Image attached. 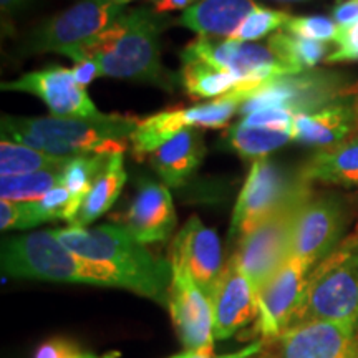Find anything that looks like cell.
Instances as JSON below:
<instances>
[{"label": "cell", "instance_id": "cell-1", "mask_svg": "<svg viewBox=\"0 0 358 358\" xmlns=\"http://www.w3.org/2000/svg\"><path fill=\"white\" fill-rule=\"evenodd\" d=\"M163 20L148 8L128 10L111 29L70 52L73 62L93 60L101 77L134 80L173 90L174 77L161 64Z\"/></svg>", "mask_w": 358, "mask_h": 358}, {"label": "cell", "instance_id": "cell-2", "mask_svg": "<svg viewBox=\"0 0 358 358\" xmlns=\"http://www.w3.org/2000/svg\"><path fill=\"white\" fill-rule=\"evenodd\" d=\"M57 239L88 261L115 268L127 280L128 290L168 306L173 266L169 259L155 256L123 226H70L55 229Z\"/></svg>", "mask_w": 358, "mask_h": 358}, {"label": "cell", "instance_id": "cell-3", "mask_svg": "<svg viewBox=\"0 0 358 358\" xmlns=\"http://www.w3.org/2000/svg\"><path fill=\"white\" fill-rule=\"evenodd\" d=\"M140 120L101 115L98 118H17L2 116V136L52 156L124 153Z\"/></svg>", "mask_w": 358, "mask_h": 358}, {"label": "cell", "instance_id": "cell-4", "mask_svg": "<svg viewBox=\"0 0 358 358\" xmlns=\"http://www.w3.org/2000/svg\"><path fill=\"white\" fill-rule=\"evenodd\" d=\"M2 272L19 279L105 285L128 290L127 280L115 268L71 252L57 239L53 231L30 232L3 241Z\"/></svg>", "mask_w": 358, "mask_h": 358}, {"label": "cell", "instance_id": "cell-5", "mask_svg": "<svg viewBox=\"0 0 358 358\" xmlns=\"http://www.w3.org/2000/svg\"><path fill=\"white\" fill-rule=\"evenodd\" d=\"M312 194L310 182L299 176L287 199L237 244L232 256L252 280L257 294L292 256L295 221Z\"/></svg>", "mask_w": 358, "mask_h": 358}, {"label": "cell", "instance_id": "cell-6", "mask_svg": "<svg viewBox=\"0 0 358 358\" xmlns=\"http://www.w3.org/2000/svg\"><path fill=\"white\" fill-rule=\"evenodd\" d=\"M358 319V237L317 264L292 327L308 320Z\"/></svg>", "mask_w": 358, "mask_h": 358}, {"label": "cell", "instance_id": "cell-7", "mask_svg": "<svg viewBox=\"0 0 358 358\" xmlns=\"http://www.w3.org/2000/svg\"><path fill=\"white\" fill-rule=\"evenodd\" d=\"M250 93L252 92H249V90H234V92L204 103V105L164 110L148 116L145 120H140L136 129L129 138L134 158L143 161L146 156L153 153L156 148L182 129H217L226 127Z\"/></svg>", "mask_w": 358, "mask_h": 358}, {"label": "cell", "instance_id": "cell-8", "mask_svg": "<svg viewBox=\"0 0 358 358\" xmlns=\"http://www.w3.org/2000/svg\"><path fill=\"white\" fill-rule=\"evenodd\" d=\"M124 13L123 6H116L111 0H78L35 30L30 50L57 52L66 57L111 29Z\"/></svg>", "mask_w": 358, "mask_h": 358}, {"label": "cell", "instance_id": "cell-9", "mask_svg": "<svg viewBox=\"0 0 358 358\" xmlns=\"http://www.w3.org/2000/svg\"><path fill=\"white\" fill-rule=\"evenodd\" d=\"M261 358H358V319L308 320L267 340Z\"/></svg>", "mask_w": 358, "mask_h": 358}, {"label": "cell", "instance_id": "cell-10", "mask_svg": "<svg viewBox=\"0 0 358 358\" xmlns=\"http://www.w3.org/2000/svg\"><path fill=\"white\" fill-rule=\"evenodd\" d=\"M352 88H342L338 80L324 73H297L262 83L241 105V115L261 110H290L292 113H312L350 95Z\"/></svg>", "mask_w": 358, "mask_h": 358}, {"label": "cell", "instance_id": "cell-11", "mask_svg": "<svg viewBox=\"0 0 358 358\" xmlns=\"http://www.w3.org/2000/svg\"><path fill=\"white\" fill-rule=\"evenodd\" d=\"M182 53L198 57L217 69L231 71L250 92L271 80L294 75L287 66L280 64L267 45L239 40L217 42L208 37H198L187 45Z\"/></svg>", "mask_w": 358, "mask_h": 358}, {"label": "cell", "instance_id": "cell-12", "mask_svg": "<svg viewBox=\"0 0 358 358\" xmlns=\"http://www.w3.org/2000/svg\"><path fill=\"white\" fill-rule=\"evenodd\" d=\"M168 308L181 343L186 350L214 355V315L211 299L192 277L178 264H173Z\"/></svg>", "mask_w": 358, "mask_h": 358}, {"label": "cell", "instance_id": "cell-13", "mask_svg": "<svg viewBox=\"0 0 358 358\" xmlns=\"http://www.w3.org/2000/svg\"><path fill=\"white\" fill-rule=\"evenodd\" d=\"M345 226V208L335 196L312 194L295 221L292 256L315 267L334 252Z\"/></svg>", "mask_w": 358, "mask_h": 358}, {"label": "cell", "instance_id": "cell-14", "mask_svg": "<svg viewBox=\"0 0 358 358\" xmlns=\"http://www.w3.org/2000/svg\"><path fill=\"white\" fill-rule=\"evenodd\" d=\"M313 266L301 257H290L259 290V319L256 322L261 340H272L292 324L303 301Z\"/></svg>", "mask_w": 358, "mask_h": 358}, {"label": "cell", "instance_id": "cell-15", "mask_svg": "<svg viewBox=\"0 0 358 358\" xmlns=\"http://www.w3.org/2000/svg\"><path fill=\"white\" fill-rule=\"evenodd\" d=\"M294 185L295 181H289L272 161L267 158L254 161L232 214L231 239L239 243L256 229L287 199Z\"/></svg>", "mask_w": 358, "mask_h": 358}, {"label": "cell", "instance_id": "cell-16", "mask_svg": "<svg viewBox=\"0 0 358 358\" xmlns=\"http://www.w3.org/2000/svg\"><path fill=\"white\" fill-rule=\"evenodd\" d=\"M2 88L38 96L52 115L60 118H98L103 115L96 110L87 90L73 78L71 70L64 66L30 71L12 82H3Z\"/></svg>", "mask_w": 358, "mask_h": 358}, {"label": "cell", "instance_id": "cell-17", "mask_svg": "<svg viewBox=\"0 0 358 358\" xmlns=\"http://www.w3.org/2000/svg\"><path fill=\"white\" fill-rule=\"evenodd\" d=\"M169 261L185 268L209 299L226 266L222 264V248L216 231L206 227L198 216L187 219L174 237Z\"/></svg>", "mask_w": 358, "mask_h": 358}, {"label": "cell", "instance_id": "cell-18", "mask_svg": "<svg viewBox=\"0 0 358 358\" xmlns=\"http://www.w3.org/2000/svg\"><path fill=\"white\" fill-rule=\"evenodd\" d=\"M211 306L214 337L219 340L231 338L259 319V294L234 256L224 266L211 295Z\"/></svg>", "mask_w": 358, "mask_h": 358}, {"label": "cell", "instance_id": "cell-19", "mask_svg": "<svg viewBox=\"0 0 358 358\" xmlns=\"http://www.w3.org/2000/svg\"><path fill=\"white\" fill-rule=\"evenodd\" d=\"M176 211L171 192L163 182L145 179L123 219V227L141 244L166 241L176 227Z\"/></svg>", "mask_w": 358, "mask_h": 358}, {"label": "cell", "instance_id": "cell-20", "mask_svg": "<svg viewBox=\"0 0 358 358\" xmlns=\"http://www.w3.org/2000/svg\"><path fill=\"white\" fill-rule=\"evenodd\" d=\"M353 133L358 134V105L353 88L347 101H334L312 113H297L294 118V140L322 150L345 141Z\"/></svg>", "mask_w": 358, "mask_h": 358}, {"label": "cell", "instance_id": "cell-21", "mask_svg": "<svg viewBox=\"0 0 358 358\" xmlns=\"http://www.w3.org/2000/svg\"><path fill=\"white\" fill-rule=\"evenodd\" d=\"M203 134L196 128L182 129L150 155L153 169L168 187L182 186L204 159Z\"/></svg>", "mask_w": 358, "mask_h": 358}, {"label": "cell", "instance_id": "cell-22", "mask_svg": "<svg viewBox=\"0 0 358 358\" xmlns=\"http://www.w3.org/2000/svg\"><path fill=\"white\" fill-rule=\"evenodd\" d=\"M257 7L254 0H198L182 12L178 24L199 34V37L229 40Z\"/></svg>", "mask_w": 358, "mask_h": 358}, {"label": "cell", "instance_id": "cell-23", "mask_svg": "<svg viewBox=\"0 0 358 358\" xmlns=\"http://www.w3.org/2000/svg\"><path fill=\"white\" fill-rule=\"evenodd\" d=\"M299 176L308 182L358 187V134L320 150L307 161Z\"/></svg>", "mask_w": 358, "mask_h": 358}, {"label": "cell", "instance_id": "cell-24", "mask_svg": "<svg viewBox=\"0 0 358 358\" xmlns=\"http://www.w3.org/2000/svg\"><path fill=\"white\" fill-rule=\"evenodd\" d=\"M124 182H127V173L123 168V153H115L103 173L98 176L95 185L88 191L71 226L88 227V224L108 213L118 196L122 194Z\"/></svg>", "mask_w": 358, "mask_h": 358}, {"label": "cell", "instance_id": "cell-25", "mask_svg": "<svg viewBox=\"0 0 358 358\" xmlns=\"http://www.w3.org/2000/svg\"><path fill=\"white\" fill-rule=\"evenodd\" d=\"M182 69L181 83L186 93L192 98H216L227 95L234 90H249L231 71L217 69L198 57L181 53ZM250 92V90H249Z\"/></svg>", "mask_w": 358, "mask_h": 358}, {"label": "cell", "instance_id": "cell-26", "mask_svg": "<svg viewBox=\"0 0 358 358\" xmlns=\"http://www.w3.org/2000/svg\"><path fill=\"white\" fill-rule=\"evenodd\" d=\"M267 47L294 75L313 69L329 53L325 42L297 37L285 30H279L267 40Z\"/></svg>", "mask_w": 358, "mask_h": 358}, {"label": "cell", "instance_id": "cell-27", "mask_svg": "<svg viewBox=\"0 0 358 358\" xmlns=\"http://www.w3.org/2000/svg\"><path fill=\"white\" fill-rule=\"evenodd\" d=\"M71 158L52 156L43 151L15 143L10 138L2 136L0 143V173L6 176H20L43 169H64Z\"/></svg>", "mask_w": 358, "mask_h": 358}, {"label": "cell", "instance_id": "cell-28", "mask_svg": "<svg viewBox=\"0 0 358 358\" xmlns=\"http://www.w3.org/2000/svg\"><path fill=\"white\" fill-rule=\"evenodd\" d=\"M294 140L292 133L277 131V129L244 127L237 123L226 131V143L237 155L245 159H262L268 153L285 146Z\"/></svg>", "mask_w": 358, "mask_h": 358}, {"label": "cell", "instance_id": "cell-29", "mask_svg": "<svg viewBox=\"0 0 358 358\" xmlns=\"http://www.w3.org/2000/svg\"><path fill=\"white\" fill-rule=\"evenodd\" d=\"M115 155V153H113ZM113 155L108 153H90L71 156L69 164L64 168L62 173V185L70 191L73 198V206L77 209V214L82 208L88 191L95 185L98 176L110 163V158Z\"/></svg>", "mask_w": 358, "mask_h": 358}, {"label": "cell", "instance_id": "cell-30", "mask_svg": "<svg viewBox=\"0 0 358 358\" xmlns=\"http://www.w3.org/2000/svg\"><path fill=\"white\" fill-rule=\"evenodd\" d=\"M62 173L64 169H43L20 176H6L0 181V194L3 201L34 203L62 185Z\"/></svg>", "mask_w": 358, "mask_h": 358}, {"label": "cell", "instance_id": "cell-31", "mask_svg": "<svg viewBox=\"0 0 358 358\" xmlns=\"http://www.w3.org/2000/svg\"><path fill=\"white\" fill-rule=\"evenodd\" d=\"M290 13L284 10H272V8L257 7L250 15L241 24L236 34L229 40H239V42H254V40L267 37L275 30L284 29L290 20Z\"/></svg>", "mask_w": 358, "mask_h": 358}, {"label": "cell", "instance_id": "cell-32", "mask_svg": "<svg viewBox=\"0 0 358 358\" xmlns=\"http://www.w3.org/2000/svg\"><path fill=\"white\" fill-rule=\"evenodd\" d=\"M285 32L297 35V37L317 40V42H329L335 40L338 32V25L332 19L324 15L290 17L284 27Z\"/></svg>", "mask_w": 358, "mask_h": 358}, {"label": "cell", "instance_id": "cell-33", "mask_svg": "<svg viewBox=\"0 0 358 358\" xmlns=\"http://www.w3.org/2000/svg\"><path fill=\"white\" fill-rule=\"evenodd\" d=\"M294 118L295 113L290 110H261L256 111V113L245 115L239 123L244 124V127H257L292 133Z\"/></svg>", "mask_w": 358, "mask_h": 358}, {"label": "cell", "instance_id": "cell-34", "mask_svg": "<svg viewBox=\"0 0 358 358\" xmlns=\"http://www.w3.org/2000/svg\"><path fill=\"white\" fill-rule=\"evenodd\" d=\"M38 226L29 203H12L3 201L0 203V227L2 231L12 229H29Z\"/></svg>", "mask_w": 358, "mask_h": 358}, {"label": "cell", "instance_id": "cell-35", "mask_svg": "<svg viewBox=\"0 0 358 358\" xmlns=\"http://www.w3.org/2000/svg\"><path fill=\"white\" fill-rule=\"evenodd\" d=\"M337 48L327 57L330 64L337 62H358V20L352 25L338 27L337 37L334 40Z\"/></svg>", "mask_w": 358, "mask_h": 358}, {"label": "cell", "instance_id": "cell-36", "mask_svg": "<svg viewBox=\"0 0 358 358\" xmlns=\"http://www.w3.org/2000/svg\"><path fill=\"white\" fill-rule=\"evenodd\" d=\"M78 347L65 338H52L43 342L34 353V358H77Z\"/></svg>", "mask_w": 358, "mask_h": 358}, {"label": "cell", "instance_id": "cell-37", "mask_svg": "<svg viewBox=\"0 0 358 358\" xmlns=\"http://www.w3.org/2000/svg\"><path fill=\"white\" fill-rule=\"evenodd\" d=\"M264 348H266V340H257V342L250 343V345L241 348V350L227 353V355H204V353H198V352H191V350H185L181 353H176V355L169 357V358H250L254 355H259L262 353Z\"/></svg>", "mask_w": 358, "mask_h": 358}, {"label": "cell", "instance_id": "cell-38", "mask_svg": "<svg viewBox=\"0 0 358 358\" xmlns=\"http://www.w3.org/2000/svg\"><path fill=\"white\" fill-rule=\"evenodd\" d=\"M332 20L338 27H347L357 22L358 0H338L332 8Z\"/></svg>", "mask_w": 358, "mask_h": 358}, {"label": "cell", "instance_id": "cell-39", "mask_svg": "<svg viewBox=\"0 0 358 358\" xmlns=\"http://www.w3.org/2000/svg\"><path fill=\"white\" fill-rule=\"evenodd\" d=\"M71 73H73V78L77 80V83L82 85L83 88L88 87L96 77H101L100 69H98V65L93 60L78 62V64L71 69Z\"/></svg>", "mask_w": 358, "mask_h": 358}, {"label": "cell", "instance_id": "cell-40", "mask_svg": "<svg viewBox=\"0 0 358 358\" xmlns=\"http://www.w3.org/2000/svg\"><path fill=\"white\" fill-rule=\"evenodd\" d=\"M153 3V10L156 13H164L169 10H181L194 6L196 0H150Z\"/></svg>", "mask_w": 358, "mask_h": 358}, {"label": "cell", "instance_id": "cell-41", "mask_svg": "<svg viewBox=\"0 0 358 358\" xmlns=\"http://www.w3.org/2000/svg\"><path fill=\"white\" fill-rule=\"evenodd\" d=\"M30 0H0V6H2V12L7 15H13V13L25 10L29 7Z\"/></svg>", "mask_w": 358, "mask_h": 358}, {"label": "cell", "instance_id": "cell-42", "mask_svg": "<svg viewBox=\"0 0 358 358\" xmlns=\"http://www.w3.org/2000/svg\"><path fill=\"white\" fill-rule=\"evenodd\" d=\"M98 358H120V352H108V353H105V355H101Z\"/></svg>", "mask_w": 358, "mask_h": 358}, {"label": "cell", "instance_id": "cell-43", "mask_svg": "<svg viewBox=\"0 0 358 358\" xmlns=\"http://www.w3.org/2000/svg\"><path fill=\"white\" fill-rule=\"evenodd\" d=\"M111 2L116 3V6H127V3L131 2V0H111Z\"/></svg>", "mask_w": 358, "mask_h": 358}, {"label": "cell", "instance_id": "cell-44", "mask_svg": "<svg viewBox=\"0 0 358 358\" xmlns=\"http://www.w3.org/2000/svg\"><path fill=\"white\" fill-rule=\"evenodd\" d=\"M77 358H98L95 355H92V353H80Z\"/></svg>", "mask_w": 358, "mask_h": 358}, {"label": "cell", "instance_id": "cell-45", "mask_svg": "<svg viewBox=\"0 0 358 358\" xmlns=\"http://www.w3.org/2000/svg\"><path fill=\"white\" fill-rule=\"evenodd\" d=\"M353 93H355V98H357V105H358V93L355 92V90H353Z\"/></svg>", "mask_w": 358, "mask_h": 358}, {"label": "cell", "instance_id": "cell-46", "mask_svg": "<svg viewBox=\"0 0 358 358\" xmlns=\"http://www.w3.org/2000/svg\"><path fill=\"white\" fill-rule=\"evenodd\" d=\"M264 352V350H262ZM250 358H261V353H259V355H254V357H250Z\"/></svg>", "mask_w": 358, "mask_h": 358}, {"label": "cell", "instance_id": "cell-47", "mask_svg": "<svg viewBox=\"0 0 358 358\" xmlns=\"http://www.w3.org/2000/svg\"><path fill=\"white\" fill-rule=\"evenodd\" d=\"M353 90H355V92H357V93H358V83H357V85H355V87H353Z\"/></svg>", "mask_w": 358, "mask_h": 358}]
</instances>
